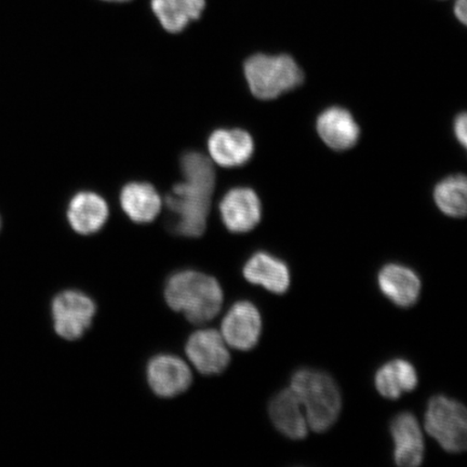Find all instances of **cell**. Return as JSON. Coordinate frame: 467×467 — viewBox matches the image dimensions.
I'll return each instance as SVG.
<instances>
[{
  "instance_id": "1",
  "label": "cell",
  "mask_w": 467,
  "mask_h": 467,
  "mask_svg": "<svg viewBox=\"0 0 467 467\" xmlns=\"http://www.w3.org/2000/svg\"><path fill=\"white\" fill-rule=\"evenodd\" d=\"M183 182L174 185L166 200L171 225L178 235L200 237L207 227L215 186V171L208 157L189 151L181 160Z\"/></svg>"
},
{
  "instance_id": "2",
  "label": "cell",
  "mask_w": 467,
  "mask_h": 467,
  "mask_svg": "<svg viewBox=\"0 0 467 467\" xmlns=\"http://www.w3.org/2000/svg\"><path fill=\"white\" fill-rule=\"evenodd\" d=\"M165 297L173 311L183 313L196 325L213 319L223 305L218 280L195 271L180 272L169 278Z\"/></svg>"
},
{
  "instance_id": "3",
  "label": "cell",
  "mask_w": 467,
  "mask_h": 467,
  "mask_svg": "<svg viewBox=\"0 0 467 467\" xmlns=\"http://www.w3.org/2000/svg\"><path fill=\"white\" fill-rule=\"evenodd\" d=\"M290 388L305 409L308 428L325 433L335 425L342 409V397L335 379L314 369L297 370Z\"/></svg>"
},
{
  "instance_id": "4",
  "label": "cell",
  "mask_w": 467,
  "mask_h": 467,
  "mask_svg": "<svg viewBox=\"0 0 467 467\" xmlns=\"http://www.w3.org/2000/svg\"><path fill=\"white\" fill-rule=\"evenodd\" d=\"M251 92L260 100H273L302 84L303 73L289 56L255 55L244 63Z\"/></svg>"
},
{
  "instance_id": "5",
  "label": "cell",
  "mask_w": 467,
  "mask_h": 467,
  "mask_svg": "<svg viewBox=\"0 0 467 467\" xmlns=\"http://www.w3.org/2000/svg\"><path fill=\"white\" fill-rule=\"evenodd\" d=\"M425 430L449 453L465 451L467 412L461 402L446 396H435L425 413Z\"/></svg>"
},
{
  "instance_id": "6",
  "label": "cell",
  "mask_w": 467,
  "mask_h": 467,
  "mask_svg": "<svg viewBox=\"0 0 467 467\" xmlns=\"http://www.w3.org/2000/svg\"><path fill=\"white\" fill-rule=\"evenodd\" d=\"M96 305L79 291L68 290L56 296L52 303L55 330L66 340H78L89 329L96 315Z\"/></svg>"
},
{
  "instance_id": "7",
  "label": "cell",
  "mask_w": 467,
  "mask_h": 467,
  "mask_svg": "<svg viewBox=\"0 0 467 467\" xmlns=\"http://www.w3.org/2000/svg\"><path fill=\"white\" fill-rule=\"evenodd\" d=\"M261 332L259 309L248 301L234 305L221 325V336L227 346L238 350L254 348L260 340Z\"/></svg>"
},
{
  "instance_id": "8",
  "label": "cell",
  "mask_w": 467,
  "mask_h": 467,
  "mask_svg": "<svg viewBox=\"0 0 467 467\" xmlns=\"http://www.w3.org/2000/svg\"><path fill=\"white\" fill-rule=\"evenodd\" d=\"M185 349L192 365L202 375H219L230 365L227 344L218 331L207 329L195 332L190 337Z\"/></svg>"
},
{
  "instance_id": "9",
  "label": "cell",
  "mask_w": 467,
  "mask_h": 467,
  "mask_svg": "<svg viewBox=\"0 0 467 467\" xmlns=\"http://www.w3.org/2000/svg\"><path fill=\"white\" fill-rule=\"evenodd\" d=\"M220 213L227 230L237 234L248 233L260 223L261 202L251 189H234L222 200Z\"/></svg>"
},
{
  "instance_id": "10",
  "label": "cell",
  "mask_w": 467,
  "mask_h": 467,
  "mask_svg": "<svg viewBox=\"0 0 467 467\" xmlns=\"http://www.w3.org/2000/svg\"><path fill=\"white\" fill-rule=\"evenodd\" d=\"M148 379L156 395L171 399L191 387L192 372L189 366L177 356L160 355L150 361Z\"/></svg>"
},
{
  "instance_id": "11",
  "label": "cell",
  "mask_w": 467,
  "mask_h": 467,
  "mask_svg": "<svg viewBox=\"0 0 467 467\" xmlns=\"http://www.w3.org/2000/svg\"><path fill=\"white\" fill-rule=\"evenodd\" d=\"M394 441V460L400 467H417L424 459V438L418 420L412 413L397 414L390 423Z\"/></svg>"
},
{
  "instance_id": "12",
  "label": "cell",
  "mask_w": 467,
  "mask_h": 467,
  "mask_svg": "<svg viewBox=\"0 0 467 467\" xmlns=\"http://www.w3.org/2000/svg\"><path fill=\"white\" fill-rule=\"evenodd\" d=\"M268 413L279 433L292 441H302L308 434L305 409L291 388L280 390L273 397Z\"/></svg>"
},
{
  "instance_id": "13",
  "label": "cell",
  "mask_w": 467,
  "mask_h": 467,
  "mask_svg": "<svg viewBox=\"0 0 467 467\" xmlns=\"http://www.w3.org/2000/svg\"><path fill=\"white\" fill-rule=\"evenodd\" d=\"M212 160L221 167L243 166L253 157L254 144L250 134L241 130H220L209 138Z\"/></svg>"
},
{
  "instance_id": "14",
  "label": "cell",
  "mask_w": 467,
  "mask_h": 467,
  "mask_svg": "<svg viewBox=\"0 0 467 467\" xmlns=\"http://www.w3.org/2000/svg\"><path fill=\"white\" fill-rule=\"evenodd\" d=\"M378 284L382 294L400 307H410L421 294V280L411 268L389 265L379 273Z\"/></svg>"
},
{
  "instance_id": "15",
  "label": "cell",
  "mask_w": 467,
  "mask_h": 467,
  "mask_svg": "<svg viewBox=\"0 0 467 467\" xmlns=\"http://www.w3.org/2000/svg\"><path fill=\"white\" fill-rule=\"evenodd\" d=\"M244 276L250 284L261 285L275 295H284L290 287V272L282 260L266 253L251 256L244 266Z\"/></svg>"
},
{
  "instance_id": "16",
  "label": "cell",
  "mask_w": 467,
  "mask_h": 467,
  "mask_svg": "<svg viewBox=\"0 0 467 467\" xmlns=\"http://www.w3.org/2000/svg\"><path fill=\"white\" fill-rule=\"evenodd\" d=\"M317 131L323 141L335 150H347L358 143L359 128L347 109L331 108L318 117Z\"/></svg>"
},
{
  "instance_id": "17",
  "label": "cell",
  "mask_w": 467,
  "mask_h": 467,
  "mask_svg": "<svg viewBox=\"0 0 467 467\" xmlns=\"http://www.w3.org/2000/svg\"><path fill=\"white\" fill-rule=\"evenodd\" d=\"M108 218V204L95 192H79L69 202L67 212L69 224L81 235H90L100 231Z\"/></svg>"
},
{
  "instance_id": "18",
  "label": "cell",
  "mask_w": 467,
  "mask_h": 467,
  "mask_svg": "<svg viewBox=\"0 0 467 467\" xmlns=\"http://www.w3.org/2000/svg\"><path fill=\"white\" fill-rule=\"evenodd\" d=\"M418 382L416 368L404 359H395L383 365L375 378L379 394L388 400H399L402 394L412 392Z\"/></svg>"
},
{
  "instance_id": "19",
  "label": "cell",
  "mask_w": 467,
  "mask_h": 467,
  "mask_svg": "<svg viewBox=\"0 0 467 467\" xmlns=\"http://www.w3.org/2000/svg\"><path fill=\"white\" fill-rule=\"evenodd\" d=\"M120 203L124 212L137 223H150L161 210V198L149 183H130L121 192Z\"/></svg>"
},
{
  "instance_id": "20",
  "label": "cell",
  "mask_w": 467,
  "mask_h": 467,
  "mask_svg": "<svg viewBox=\"0 0 467 467\" xmlns=\"http://www.w3.org/2000/svg\"><path fill=\"white\" fill-rule=\"evenodd\" d=\"M151 10L169 33H180L192 21L200 19L206 0H151Z\"/></svg>"
},
{
  "instance_id": "21",
  "label": "cell",
  "mask_w": 467,
  "mask_h": 467,
  "mask_svg": "<svg viewBox=\"0 0 467 467\" xmlns=\"http://www.w3.org/2000/svg\"><path fill=\"white\" fill-rule=\"evenodd\" d=\"M434 198L441 212L451 218H464L467 210V181L465 175H451L438 183Z\"/></svg>"
},
{
  "instance_id": "22",
  "label": "cell",
  "mask_w": 467,
  "mask_h": 467,
  "mask_svg": "<svg viewBox=\"0 0 467 467\" xmlns=\"http://www.w3.org/2000/svg\"><path fill=\"white\" fill-rule=\"evenodd\" d=\"M454 133L458 141L465 148L467 143V116L465 113L459 115L455 119Z\"/></svg>"
},
{
  "instance_id": "23",
  "label": "cell",
  "mask_w": 467,
  "mask_h": 467,
  "mask_svg": "<svg viewBox=\"0 0 467 467\" xmlns=\"http://www.w3.org/2000/svg\"><path fill=\"white\" fill-rule=\"evenodd\" d=\"M453 13L455 17L465 26L467 22V0H455Z\"/></svg>"
},
{
  "instance_id": "24",
  "label": "cell",
  "mask_w": 467,
  "mask_h": 467,
  "mask_svg": "<svg viewBox=\"0 0 467 467\" xmlns=\"http://www.w3.org/2000/svg\"><path fill=\"white\" fill-rule=\"evenodd\" d=\"M105 2L124 3V2H130V0H105Z\"/></svg>"
},
{
  "instance_id": "25",
  "label": "cell",
  "mask_w": 467,
  "mask_h": 467,
  "mask_svg": "<svg viewBox=\"0 0 467 467\" xmlns=\"http://www.w3.org/2000/svg\"><path fill=\"white\" fill-rule=\"evenodd\" d=\"M0 224H2V222H0Z\"/></svg>"
}]
</instances>
